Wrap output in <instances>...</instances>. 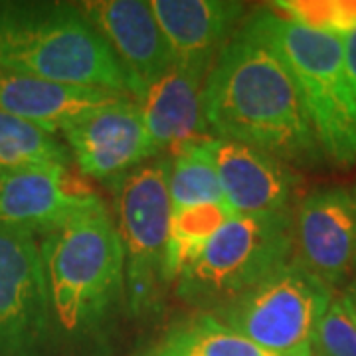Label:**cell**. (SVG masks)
<instances>
[{"instance_id": "26", "label": "cell", "mask_w": 356, "mask_h": 356, "mask_svg": "<svg viewBox=\"0 0 356 356\" xmlns=\"http://www.w3.org/2000/svg\"><path fill=\"white\" fill-rule=\"evenodd\" d=\"M353 196H355V202H356V188H355V192H353Z\"/></svg>"}, {"instance_id": "2", "label": "cell", "mask_w": 356, "mask_h": 356, "mask_svg": "<svg viewBox=\"0 0 356 356\" xmlns=\"http://www.w3.org/2000/svg\"><path fill=\"white\" fill-rule=\"evenodd\" d=\"M40 254L56 346L103 355L127 311L125 257L105 204L40 236Z\"/></svg>"}, {"instance_id": "21", "label": "cell", "mask_w": 356, "mask_h": 356, "mask_svg": "<svg viewBox=\"0 0 356 356\" xmlns=\"http://www.w3.org/2000/svg\"><path fill=\"white\" fill-rule=\"evenodd\" d=\"M271 10L297 24L344 36L356 30V0H280Z\"/></svg>"}, {"instance_id": "11", "label": "cell", "mask_w": 356, "mask_h": 356, "mask_svg": "<svg viewBox=\"0 0 356 356\" xmlns=\"http://www.w3.org/2000/svg\"><path fill=\"white\" fill-rule=\"evenodd\" d=\"M86 14L137 91V103L147 88L175 65V58L149 0H89L77 4Z\"/></svg>"}, {"instance_id": "13", "label": "cell", "mask_w": 356, "mask_h": 356, "mask_svg": "<svg viewBox=\"0 0 356 356\" xmlns=\"http://www.w3.org/2000/svg\"><path fill=\"white\" fill-rule=\"evenodd\" d=\"M214 159L224 194L234 214L293 212L299 177L291 166L243 143L214 139Z\"/></svg>"}, {"instance_id": "23", "label": "cell", "mask_w": 356, "mask_h": 356, "mask_svg": "<svg viewBox=\"0 0 356 356\" xmlns=\"http://www.w3.org/2000/svg\"><path fill=\"white\" fill-rule=\"evenodd\" d=\"M344 46V64H346V72L350 77V83L356 93V30H350L343 36Z\"/></svg>"}, {"instance_id": "24", "label": "cell", "mask_w": 356, "mask_h": 356, "mask_svg": "<svg viewBox=\"0 0 356 356\" xmlns=\"http://www.w3.org/2000/svg\"><path fill=\"white\" fill-rule=\"evenodd\" d=\"M341 297H343L344 305H346L348 313L353 315V318H355L356 323V277L344 287V291L341 293Z\"/></svg>"}, {"instance_id": "16", "label": "cell", "mask_w": 356, "mask_h": 356, "mask_svg": "<svg viewBox=\"0 0 356 356\" xmlns=\"http://www.w3.org/2000/svg\"><path fill=\"white\" fill-rule=\"evenodd\" d=\"M123 97L127 95L64 86L0 67V113L34 123L50 133H62L77 117Z\"/></svg>"}, {"instance_id": "7", "label": "cell", "mask_w": 356, "mask_h": 356, "mask_svg": "<svg viewBox=\"0 0 356 356\" xmlns=\"http://www.w3.org/2000/svg\"><path fill=\"white\" fill-rule=\"evenodd\" d=\"M332 289L291 259L238 299L206 313L220 325L280 356H311Z\"/></svg>"}, {"instance_id": "25", "label": "cell", "mask_w": 356, "mask_h": 356, "mask_svg": "<svg viewBox=\"0 0 356 356\" xmlns=\"http://www.w3.org/2000/svg\"><path fill=\"white\" fill-rule=\"evenodd\" d=\"M311 356H323V355H321V353H317V350L313 348V355H311Z\"/></svg>"}, {"instance_id": "18", "label": "cell", "mask_w": 356, "mask_h": 356, "mask_svg": "<svg viewBox=\"0 0 356 356\" xmlns=\"http://www.w3.org/2000/svg\"><path fill=\"white\" fill-rule=\"evenodd\" d=\"M72 163L70 149L54 133L0 113V175L36 168H70Z\"/></svg>"}, {"instance_id": "12", "label": "cell", "mask_w": 356, "mask_h": 356, "mask_svg": "<svg viewBox=\"0 0 356 356\" xmlns=\"http://www.w3.org/2000/svg\"><path fill=\"white\" fill-rule=\"evenodd\" d=\"M97 202H102L99 196L79 184L70 168L0 175V226L38 238Z\"/></svg>"}, {"instance_id": "22", "label": "cell", "mask_w": 356, "mask_h": 356, "mask_svg": "<svg viewBox=\"0 0 356 356\" xmlns=\"http://www.w3.org/2000/svg\"><path fill=\"white\" fill-rule=\"evenodd\" d=\"M313 348L323 356H356V323L341 295L332 297L318 321Z\"/></svg>"}, {"instance_id": "8", "label": "cell", "mask_w": 356, "mask_h": 356, "mask_svg": "<svg viewBox=\"0 0 356 356\" xmlns=\"http://www.w3.org/2000/svg\"><path fill=\"white\" fill-rule=\"evenodd\" d=\"M56 348L38 236L0 226V356Z\"/></svg>"}, {"instance_id": "10", "label": "cell", "mask_w": 356, "mask_h": 356, "mask_svg": "<svg viewBox=\"0 0 356 356\" xmlns=\"http://www.w3.org/2000/svg\"><path fill=\"white\" fill-rule=\"evenodd\" d=\"M62 135L77 168L91 178L115 180L154 159L140 105L131 97L83 113Z\"/></svg>"}, {"instance_id": "20", "label": "cell", "mask_w": 356, "mask_h": 356, "mask_svg": "<svg viewBox=\"0 0 356 356\" xmlns=\"http://www.w3.org/2000/svg\"><path fill=\"white\" fill-rule=\"evenodd\" d=\"M229 216H234V212L226 202L172 210L168 238V271L172 281H177L178 275L202 254L206 243Z\"/></svg>"}, {"instance_id": "6", "label": "cell", "mask_w": 356, "mask_h": 356, "mask_svg": "<svg viewBox=\"0 0 356 356\" xmlns=\"http://www.w3.org/2000/svg\"><path fill=\"white\" fill-rule=\"evenodd\" d=\"M293 212L234 214L175 281L178 299L210 313L293 259Z\"/></svg>"}, {"instance_id": "9", "label": "cell", "mask_w": 356, "mask_h": 356, "mask_svg": "<svg viewBox=\"0 0 356 356\" xmlns=\"http://www.w3.org/2000/svg\"><path fill=\"white\" fill-rule=\"evenodd\" d=\"M293 259L332 291L356 271V202L343 186L307 194L293 214Z\"/></svg>"}, {"instance_id": "15", "label": "cell", "mask_w": 356, "mask_h": 356, "mask_svg": "<svg viewBox=\"0 0 356 356\" xmlns=\"http://www.w3.org/2000/svg\"><path fill=\"white\" fill-rule=\"evenodd\" d=\"M202 77L180 65L151 83L139 102L154 156H175L210 133L202 111Z\"/></svg>"}, {"instance_id": "3", "label": "cell", "mask_w": 356, "mask_h": 356, "mask_svg": "<svg viewBox=\"0 0 356 356\" xmlns=\"http://www.w3.org/2000/svg\"><path fill=\"white\" fill-rule=\"evenodd\" d=\"M0 67L137 102L113 50L72 2L0 0Z\"/></svg>"}, {"instance_id": "1", "label": "cell", "mask_w": 356, "mask_h": 356, "mask_svg": "<svg viewBox=\"0 0 356 356\" xmlns=\"http://www.w3.org/2000/svg\"><path fill=\"white\" fill-rule=\"evenodd\" d=\"M202 111L214 139L238 140L297 168L325 163L289 67L248 24L208 72Z\"/></svg>"}, {"instance_id": "17", "label": "cell", "mask_w": 356, "mask_h": 356, "mask_svg": "<svg viewBox=\"0 0 356 356\" xmlns=\"http://www.w3.org/2000/svg\"><path fill=\"white\" fill-rule=\"evenodd\" d=\"M143 356H280L220 325L206 313L180 321Z\"/></svg>"}, {"instance_id": "19", "label": "cell", "mask_w": 356, "mask_h": 356, "mask_svg": "<svg viewBox=\"0 0 356 356\" xmlns=\"http://www.w3.org/2000/svg\"><path fill=\"white\" fill-rule=\"evenodd\" d=\"M168 192L172 210L224 202L212 137L194 140L170 156Z\"/></svg>"}, {"instance_id": "5", "label": "cell", "mask_w": 356, "mask_h": 356, "mask_svg": "<svg viewBox=\"0 0 356 356\" xmlns=\"http://www.w3.org/2000/svg\"><path fill=\"white\" fill-rule=\"evenodd\" d=\"M170 156H154L111 180L115 226L125 257L127 313L149 318L163 311L168 287V238L172 204L168 192Z\"/></svg>"}, {"instance_id": "4", "label": "cell", "mask_w": 356, "mask_h": 356, "mask_svg": "<svg viewBox=\"0 0 356 356\" xmlns=\"http://www.w3.org/2000/svg\"><path fill=\"white\" fill-rule=\"evenodd\" d=\"M245 24L289 67L325 161L341 168L356 165V93L343 36L305 28L271 8L255 10Z\"/></svg>"}, {"instance_id": "14", "label": "cell", "mask_w": 356, "mask_h": 356, "mask_svg": "<svg viewBox=\"0 0 356 356\" xmlns=\"http://www.w3.org/2000/svg\"><path fill=\"white\" fill-rule=\"evenodd\" d=\"M175 65L206 79L245 14L234 0H151Z\"/></svg>"}]
</instances>
